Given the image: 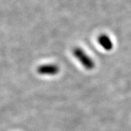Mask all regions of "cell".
I'll list each match as a JSON object with an SVG mask.
<instances>
[{
    "label": "cell",
    "instance_id": "1",
    "mask_svg": "<svg viewBox=\"0 0 131 131\" xmlns=\"http://www.w3.org/2000/svg\"><path fill=\"white\" fill-rule=\"evenodd\" d=\"M74 56L87 70H93L95 68V62L80 47H75L73 50Z\"/></svg>",
    "mask_w": 131,
    "mask_h": 131
},
{
    "label": "cell",
    "instance_id": "2",
    "mask_svg": "<svg viewBox=\"0 0 131 131\" xmlns=\"http://www.w3.org/2000/svg\"><path fill=\"white\" fill-rule=\"evenodd\" d=\"M60 68L56 64H44L37 68L38 74L46 76H54L58 74Z\"/></svg>",
    "mask_w": 131,
    "mask_h": 131
},
{
    "label": "cell",
    "instance_id": "3",
    "mask_svg": "<svg viewBox=\"0 0 131 131\" xmlns=\"http://www.w3.org/2000/svg\"><path fill=\"white\" fill-rule=\"evenodd\" d=\"M98 43L100 45L103 47L105 50L110 51L112 50L113 48V43L112 41L111 40L110 37L106 35V34H101L98 37Z\"/></svg>",
    "mask_w": 131,
    "mask_h": 131
}]
</instances>
